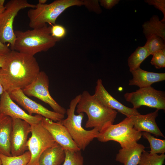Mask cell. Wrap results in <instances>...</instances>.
Here are the masks:
<instances>
[{
  "mask_svg": "<svg viewBox=\"0 0 165 165\" xmlns=\"http://www.w3.org/2000/svg\"><path fill=\"white\" fill-rule=\"evenodd\" d=\"M34 56L11 50L5 57L0 70V81L4 91L9 94L23 89L31 84L40 72Z\"/></svg>",
  "mask_w": 165,
  "mask_h": 165,
  "instance_id": "6da1fadb",
  "label": "cell"
},
{
  "mask_svg": "<svg viewBox=\"0 0 165 165\" xmlns=\"http://www.w3.org/2000/svg\"><path fill=\"white\" fill-rule=\"evenodd\" d=\"M51 28L46 24L42 28L25 31H14L16 40L13 50L32 56L48 51L60 40L51 35Z\"/></svg>",
  "mask_w": 165,
  "mask_h": 165,
  "instance_id": "7a4b0ae2",
  "label": "cell"
},
{
  "mask_svg": "<svg viewBox=\"0 0 165 165\" xmlns=\"http://www.w3.org/2000/svg\"><path fill=\"white\" fill-rule=\"evenodd\" d=\"M76 108L78 114L85 113L87 116L85 127L96 128L99 132L108 125L113 124L118 112L103 105L87 91L81 94Z\"/></svg>",
  "mask_w": 165,
  "mask_h": 165,
  "instance_id": "3957f363",
  "label": "cell"
},
{
  "mask_svg": "<svg viewBox=\"0 0 165 165\" xmlns=\"http://www.w3.org/2000/svg\"><path fill=\"white\" fill-rule=\"evenodd\" d=\"M83 5L82 0H56L49 4L38 3L27 13L29 26L33 29L42 28L47 23L56 24L58 17L66 9L73 6Z\"/></svg>",
  "mask_w": 165,
  "mask_h": 165,
  "instance_id": "277c9868",
  "label": "cell"
},
{
  "mask_svg": "<svg viewBox=\"0 0 165 165\" xmlns=\"http://www.w3.org/2000/svg\"><path fill=\"white\" fill-rule=\"evenodd\" d=\"M80 97L81 94L71 101L69 108L66 110L67 117L59 122L67 128L79 149L84 150L90 142L97 138L99 131L96 128L90 130L85 129L82 126L84 113L75 114V108Z\"/></svg>",
  "mask_w": 165,
  "mask_h": 165,
  "instance_id": "5b68a950",
  "label": "cell"
},
{
  "mask_svg": "<svg viewBox=\"0 0 165 165\" xmlns=\"http://www.w3.org/2000/svg\"><path fill=\"white\" fill-rule=\"evenodd\" d=\"M142 133L134 128L132 119L127 117L118 124L106 127L99 132L96 138L103 142L114 141L118 142L122 148L129 149L138 143Z\"/></svg>",
  "mask_w": 165,
  "mask_h": 165,
  "instance_id": "8992f818",
  "label": "cell"
},
{
  "mask_svg": "<svg viewBox=\"0 0 165 165\" xmlns=\"http://www.w3.org/2000/svg\"><path fill=\"white\" fill-rule=\"evenodd\" d=\"M36 5L28 3L27 0H11L5 6V9L0 16V41L10 44L13 50L16 37L13 29L15 17L21 9L27 8H34Z\"/></svg>",
  "mask_w": 165,
  "mask_h": 165,
  "instance_id": "52a82bcc",
  "label": "cell"
},
{
  "mask_svg": "<svg viewBox=\"0 0 165 165\" xmlns=\"http://www.w3.org/2000/svg\"><path fill=\"white\" fill-rule=\"evenodd\" d=\"M31 135L28 140L27 146L31 154V158L27 165L38 164L39 157L47 148L57 143L49 132L39 123L31 125Z\"/></svg>",
  "mask_w": 165,
  "mask_h": 165,
  "instance_id": "ba28073f",
  "label": "cell"
},
{
  "mask_svg": "<svg viewBox=\"0 0 165 165\" xmlns=\"http://www.w3.org/2000/svg\"><path fill=\"white\" fill-rule=\"evenodd\" d=\"M126 101L130 103L133 108L137 109L142 106L165 110L164 92L150 86L139 88L135 92H127L124 95Z\"/></svg>",
  "mask_w": 165,
  "mask_h": 165,
  "instance_id": "9c48e42d",
  "label": "cell"
},
{
  "mask_svg": "<svg viewBox=\"0 0 165 165\" xmlns=\"http://www.w3.org/2000/svg\"><path fill=\"white\" fill-rule=\"evenodd\" d=\"M49 79L43 71H40L34 80L22 89L27 96L34 97L48 104L53 111L65 115L66 110L60 105L51 97L49 91Z\"/></svg>",
  "mask_w": 165,
  "mask_h": 165,
  "instance_id": "30bf717a",
  "label": "cell"
},
{
  "mask_svg": "<svg viewBox=\"0 0 165 165\" xmlns=\"http://www.w3.org/2000/svg\"><path fill=\"white\" fill-rule=\"evenodd\" d=\"M9 94L12 100L24 108L30 115L36 114L55 122L60 121L64 118V115L50 111L30 99L24 94L22 89L16 90Z\"/></svg>",
  "mask_w": 165,
  "mask_h": 165,
  "instance_id": "8fae6325",
  "label": "cell"
},
{
  "mask_svg": "<svg viewBox=\"0 0 165 165\" xmlns=\"http://www.w3.org/2000/svg\"><path fill=\"white\" fill-rule=\"evenodd\" d=\"M31 125L26 121L18 118H12V130L10 137L11 156L23 154L28 149V137L31 132Z\"/></svg>",
  "mask_w": 165,
  "mask_h": 165,
  "instance_id": "7c38bea8",
  "label": "cell"
},
{
  "mask_svg": "<svg viewBox=\"0 0 165 165\" xmlns=\"http://www.w3.org/2000/svg\"><path fill=\"white\" fill-rule=\"evenodd\" d=\"M41 123L50 134L56 142L64 150H81L73 140L67 128L59 121L54 122L42 117Z\"/></svg>",
  "mask_w": 165,
  "mask_h": 165,
  "instance_id": "4fadbf2b",
  "label": "cell"
},
{
  "mask_svg": "<svg viewBox=\"0 0 165 165\" xmlns=\"http://www.w3.org/2000/svg\"><path fill=\"white\" fill-rule=\"evenodd\" d=\"M0 112L12 118L24 120L30 125L40 122L42 116L39 115H31L17 105L10 98L9 94L4 91L0 98Z\"/></svg>",
  "mask_w": 165,
  "mask_h": 165,
  "instance_id": "5bb4252c",
  "label": "cell"
},
{
  "mask_svg": "<svg viewBox=\"0 0 165 165\" xmlns=\"http://www.w3.org/2000/svg\"><path fill=\"white\" fill-rule=\"evenodd\" d=\"M94 95L104 106L117 111L127 117L140 114L137 109L125 106L111 96L105 88L101 79H98L96 82Z\"/></svg>",
  "mask_w": 165,
  "mask_h": 165,
  "instance_id": "9a60e30c",
  "label": "cell"
},
{
  "mask_svg": "<svg viewBox=\"0 0 165 165\" xmlns=\"http://www.w3.org/2000/svg\"><path fill=\"white\" fill-rule=\"evenodd\" d=\"M159 110L146 115L140 114L132 116L130 117L132 120L134 128L141 132H148L156 137L164 136L160 130L155 119L158 115Z\"/></svg>",
  "mask_w": 165,
  "mask_h": 165,
  "instance_id": "2e32d148",
  "label": "cell"
},
{
  "mask_svg": "<svg viewBox=\"0 0 165 165\" xmlns=\"http://www.w3.org/2000/svg\"><path fill=\"white\" fill-rule=\"evenodd\" d=\"M133 78L129 81L130 86H136L139 88L151 86L153 83L165 80V73L149 72L139 68L130 71Z\"/></svg>",
  "mask_w": 165,
  "mask_h": 165,
  "instance_id": "e0dca14e",
  "label": "cell"
},
{
  "mask_svg": "<svg viewBox=\"0 0 165 165\" xmlns=\"http://www.w3.org/2000/svg\"><path fill=\"white\" fill-rule=\"evenodd\" d=\"M12 118L0 112V153L11 156L10 137Z\"/></svg>",
  "mask_w": 165,
  "mask_h": 165,
  "instance_id": "ac0fdd59",
  "label": "cell"
},
{
  "mask_svg": "<svg viewBox=\"0 0 165 165\" xmlns=\"http://www.w3.org/2000/svg\"><path fill=\"white\" fill-rule=\"evenodd\" d=\"M145 148L143 145L138 143L129 149L122 148L117 154L116 160L124 165H138Z\"/></svg>",
  "mask_w": 165,
  "mask_h": 165,
  "instance_id": "d6986e66",
  "label": "cell"
},
{
  "mask_svg": "<svg viewBox=\"0 0 165 165\" xmlns=\"http://www.w3.org/2000/svg\"><path fill=\"white\" fill-rule=\"evenodd\" d=\"M65 158V151L57 143L45 150L40 155L39 165H61Z\"/></svg>",
  "mask_w": 165,
  "mask_h": 165,
  "instance_id": "ffe728a7",
  "label": "cell"
},
{
  "mask_svg": "<svg viewBox=\"0 0 165 165\" xmlns=\"http://www.w3.org/2000/svg\"><path fill=\"white\" fill-rule=\"evenodd\" d=\"M143 33L145 37L154 35L165 40V23L162 22L157 15H154L149 21L143 24Z\"/></svg>",
  "mask_w": 165,
  "mask_h": 165,
  "instance_id": "44dd1931",
  "label": "cell"
},
{
  "mask_svg": "<svg viewBox=\"0 0 165 165\" xmlns=\"http://www.w3.org/2000/svg\"><path fill=\"white\" fill-rule=\"evenodd\" d=\"M150 55L148 51L144 46H138L128 59V65L130 71L140 68L141 64Z\"/></svg>",
  "mask_w": 165,
  "mask_h": 165,
  "instance_id": "7402d4cb",
  "label": "cell"
},
{
  "mask_svg": "<svg viewBox=\"0 0 165 165\" xmlns=\"http://www.w3.org/2000/svg\"><path fill=\"white\" fill-rule=\"evenodd\" d=\"M31 158V154L29 151L16 156H8L0 153L2 165H27Z\"/></svg>",
  "mask_w": 165,
  "mask_h": 165,
  "instance_id": "603a6c76",
  "label": "cell"
},
{
  "mask_svg": "<svg viewBox=\"0 0 165 165\" xmlns=\"http://www.w3.org/2000/svg\"><path fill=\"white\" fill-rule=\"evenodd\" d=\"M142 136L148 140L150 145L151 150L149 152L151 155L164 154L165 140L158 139L147 132H142Z\"/></svg>",
  "mask_w": 165,
  "mask_h": 165,
  "instance_id": "cb8c5ba5",
  "label": "cell"
},
{
  "mask_svg": "<svg viewBox=\"0 0 165 165\" xmlns=\"http://www.w3.org/2000/svg\"><path fill=\"white\" fill-rule=\"evenodd\" d=\"M165 159L164 154L151 155L144 150L138 165H163Z\"/></svg>",
  "mask_w": 165,
  "mask_h": 165,
  "instance_id": "d4e9b609",
  "label": "cell"
},
{
  "mask_svg": "<svg viewBox=\"0 0 165 165\" xmlns=\"http://www.w3.org/2000/svg\"><path fill=\"white\" fill-rule=\"evenodd\" d=\"M146 42L144 46L150 55L156 52L165 48V40L156 35H150L145 37Z\"/></svg>",
  "mask_w": 165,
  "mask_h": 165,
  "instance_id": "484cf974",
  "label": "cell"
},
{
  "mask_svg": "<svg viewBox=\"0 0 165 165\" xmlns=\"http://www.w3.org/2000/svg\"><path fill=\"white\" fill-rule=\"evenodd\" d=\"M64 151L65 158L63 165H84V159L81 150Z\"/></svg>",
  "mask_w": 165,
  "mask_h": 165,
  "instance_id": "4316f807",
  "label": "cell"
},
{
  "mask_svg": "<svg viewBox=\"0 0 165 165\" xmlns=\"http://www.w3.org/2000/svg\"><path fill=\"white\" fill-rule=\"evenodd\" d=\"M152 55L150 62L151 64L157 69L165 67V48L156 52Z\"/></svg>",
  "mask_w": 165,
  "mask_h": 165,
  "instance_id": "83f0119b",
  "label": "cell"
},
{
  "mask_svg": "<svg viewBox=\"0 0 165 165\" xmlns=\"http://www.w3.org/2000/svg\"><path fill=\"white\" fill-rule=\"evenodd\" d=\"M50 33L53 37L61 40L65 36L67 30L63 26L55 24L51 26Z\"/></svg>",
  "mask_w": 165,
  "mask_h": 165,
  "instance_id": "f1b7e54d",
  "label": "cell"
},
{
  "mask_svg": "<svg viewBox=\"0 0 165 165\" xmlns=\"http://www.w3.org/2000/svg\"><path fill=\"white\" fill-rule=\"evenodd\" d=\"M83 5L90 11L93 12L97 14L102 13V10L99 3V1L97 0H82Z\"/></svg>",
  "mask_w": 165,
  "mask_h": 165,
  "instance_id": "f546056e",
  "label": "cell"
},
{
  "mask_svg": "<svg viewBox=\"0 0 165 165\" xmlns=\"http://www.w3.org/2000/svg\"><path fill=\"white\" fill-rule=\"evenodd\" d=\"M144 1L149 5L153 6L162 12L163 17L160 21L162 22L165 23V0H145Z\"/></svg>",
  "mask_w": 165,
  "mask_h": 165,
  "instance_id": "4dcf8cb0",
  "label": "cell"
},
{
  "mask_svg": "<svg viewBox=\"0 0 165 165\" xmlns=\"http://www.w3.org/2000/svg\"><path fill=\"white\" fill-rule=\"evenodd\" d=\"M119 0H100L99 1L100 5L106 9H110L118 4Z\"/></svg>",
  "mask_w": 165,
  "mask_h": 165,
  "instance_id": "1f68e13d",
  "label": "cell"
},
{
  "mask_svg": "<svg viewBox=\"0 0 165 165\" xmlns=\"http://www.w3.org/2000/svg\"><path fill=\"white\" fill-rule=\"evenodd\" d=\"M11 51V50L5 44L0 41V57L6 56Z\"/></svg>",
  "mask_w": 165,
  "mask_h": 165,
  "instance_id": "d6a6232c",
  "label": "cell"
},
{
  "mask_svg": "<svg viewBox=\"0 0 165 165\" xmlns=\"http://www.w3.org/2000/svg\"><path fill=\"white\" fill-rule=\"evenodd\" d=\"M5 56L0 57V68H1L2 66Z\"/></svg>",
  "mask_w": 165,
  "mask_h": 165,
  "instance_id": "836d02e7",
  "label": "cell"
},
{
  "mask_svg": "<svg viewBox=\"0 0 165 165\" xmlns=\"http://www.w3.org/2000/svg\"><path fill=\"white\" fill-rule=\"evenodd\" d=\"M4 91V90L3 88L1 83V82L0 81V97H1V95L2 94Z\"/></svg>",
  "mask_w": 165,
  "mask_h": 165,
  "instance_id": "e575fe53",
  "label": "cell"
},
{
  "mask_svg": "<svg viewBox=\"0 0 165 165\" xmlns=\"http://www.w3.org/2000/svg\"><path fill=\"white\" fill-rule=\"evenodd\" d=\"M5 6L4 7H1L0 6V16L3 13L5 9Z\"/></svg>",
  "mask_w": 165,
  "mask_h": 165,
  "instance_id": "d590c367",
  "label": "cell"
},
{
  "mask_svg": "<svg viewBox=\"0 0 165 165\" xmlns=\"http://www.w3.org/2000/svg\"><path fill=\"white\" fill-rule=\"evenodd\" d=\"M46 0H39L38 1L39 3L40 4H46Z\"/></svg>",
  "mask_w": 165,
  "mask_h": 165,
  "instance_id": "8d00e7d4",
  "label": "cell"
},
{
  "mask_svg": "<svg viewBox=\"0 0 165 165\" xmlns=\"http://www.w3.org/2000/svg\"><path fill=\"white\" fill-rule=\"evenodd\" d=\"M5 2L4 0H0V6L1 7H4V3Z\"/></svg>",
  "mask_w": 165,
  "mask_h": 165,
  "instance_id": "74e56055",
  "label": "cell"
},
{
  "mask_svg": "<svg viewBox=\"0 0 165 165\" xmlns=\"http://www.w3.org/2000/svg\"><path fill=\"white\" fill-rule=\"evenodd\" d=\"M0 165H2V161H1L0 158Z\"/></svg>",
  "mask_w": 165,
  "mask_h": 165,
  "instance_id": "f35d334b",
  "label": "cell"
},
{
  "mask_svg": "<svg viewBox=\"0 0 165 165\" xmlns=\"http://www.w3.org/2000/svg\"><path fill=\"white\" fill-rule=\"evenodd\" d=\"M39 165L38 164H37V165Z\"/></svg>",
  "mask_w": 165,
  "mask_h": 165,
  "instance_id": "ab89813d",
  "label": "cell"
}]
</instances>
